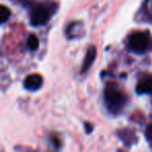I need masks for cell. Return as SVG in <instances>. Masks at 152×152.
Here are the masks:
<instances>
[{
	"mask_svg": "<svg viewBox=\"0 0 152 152\" xmlns=\"http://www.w3.org/2000/svg\"><path fill=\"white\" fill-rule=\"evenodd\" d=\"M39 45H40V42H39V39L36 34H30L27 39V46L30 50L34 51L39 48Z\"/></svg>",
	"mask_w": 152,
	"mask_h": 152,
	"instance_id": "obj_7",
	"label": "cell"
},
{
	"mask_svg": "<svg viewBox=\"0 0 152 152\" xmlns=\"http://www.w3.org/2000/svg\"><path fill=\"white\" fill-rule=\"evenodd\" d=\"M96 57V47L95 46H91L89 49H88V52L86 54L85 61H83V69L81 71L86 72L89 70V68L93 65L94 61H95Z\"/></svg>",
	"mask_w": 152,
	"mask_h": 152,
	"instance_id": "obj_6",
	"label": "cell"
},
{
	"mask_svg": "<svg viewBox=\"0 0 152 152\" xmlns=\"http://www.w3.org/2000/svg\"><path fill=\"white\" fill-rule=\"evenodd\" d=\"M104 101L112 114H118L125 105V96L114 85H107L104 91Z\"/></svg>",
	"mask_w": 152,
	"mask_h": 152,
	"instance_id": "obj_1",
	"label": "cell"
},
{
	"mask_svg": "<svg viewBox=\"0 0 152 152\" xmlns=\"http://www.w3.org/2000/svg\"><path fill=\"white\" fill-rule=\"evenodd\" d=\"M149 46V38L142 31L133 32L129 38V47L135 53H143Z\"/></svg>",
	"mask_w": 152,
	"mask_h": 152,
	"instance_id": "obj_2",
	"label": "cell"
},
{
	"mask_svg": "<svg viewBox=\"0 0 152 152\" xmlns=\"http://www.w3.org/2000/svg\"><path fill=\"white\" fill-rule=\"evenodd\" d=\"M137 94H152V77H148L141 80L137 85Z\"/></svg>",
	"mask_w": 152,
	"mask_h": 152,
	"instance_id": "obj_5",
	"label": "cell"
},
{
	"mask_svg": "<svg viewBox=\"0 0 152 152\" xmlns=\"http://www.w3.org/2000/svg\"><path fill=\"white\" fill-rule=\"evenodd\" d=\"M145 135L148 141H152V124L148 125L147 129H146V131H145Z\"/></svg>",
	"mask_w": 152,
	"mask_h": 152,
	"instance_id": "obj_9",
	"label": "cell"
},
{
	"mask_svg": "<svg viewBox=\"0 0 152 152\" xmlns=\"http://www.w3.org/2000/svg\"><path fill=\"white\" fill-rule=\"evenodd\" d=\"M10 16H11V11L5 5H1L0 7V23L4 24L9 20Z\"/></svg>",
	"mask_w": 152,
	"mask_h": 152,
	"instance_id": "obj_8",
	"label": "cell"
},
{
	"mask_svg": "<svg viewBox=\"0 0 152 152\" xmlns=\"http://www.w3.org/2000/svg\"><path fill=\"white\" fill-rule=\"evenodd\" d=\"M50 12L45 5H37L30 13V23L34 26H40L49 20Z\"/></svg>",
	"mask_w": 152,
	"mask_h": 152,
	"instance_id": "obj_3",
	"label": "cell"
},
{
	"mask_svg": "<svg viewBox=\"0 0 152 152\" xmlns=\"http://www.w3.org/2000/svg\"><path fill=\"white\" fill-rule=\"evenodd\" d=\"M43 85L42 76L39 74H31L28 75L24 80V88L30 92L38 91Z\"/></svg>",
	"mask_w": 152,
	"mask_h": 152,
	"instance_id": "obj_4",
	"label": "cell"
}]
</instances>
